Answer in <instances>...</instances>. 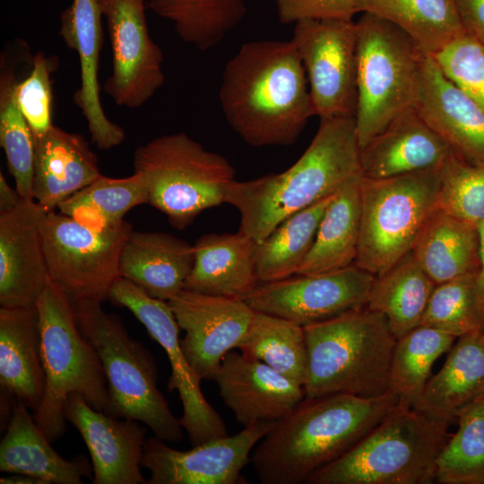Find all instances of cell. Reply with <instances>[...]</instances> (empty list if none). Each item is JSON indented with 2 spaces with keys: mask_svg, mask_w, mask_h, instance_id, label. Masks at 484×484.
I'll list each match as a JSON object with an SVG mask.
<instances>
[{
  "mask_svg": "<svg viewBox=\"0 0 484 484\" xmlns=\"http://www.w3.org/2000/svg\"><path fill=\"white\" fill-rule=\"evenodd\" d=\"M219 99L230 127L253 147L293 144L315 116L291 39L242 45L225 65Z\"/></svg>",
  "mask_w": 484,
  "mask_h": 484,
  "instance_id": "cell-1",
  "label": "cell"
},
{
  "mask_svg": "<svg viewBox=\"0 0 484 484\" xmlns=\"http://www.w3.org/2000/svg\"><path fill=\"white\" fill-rule=\"evenodd\" d=\"M393 390L365 398L351 394L305 397L273 423L251 462L263 484L308 483L370 432L398 404Z\"/></svg>",
  "mask_w": 484,
  "mask_h": 484,
  "instance_id": "cell-2",
  "label": "cell"
},
{
  "mask_svg": "<svg viewBox=\"0 0 484 484\" xmlns=\"http://www.w3.org/2000/svg\"><path fill=\"white\" fill-rule=\"evenodd\" d=\"M355 117L320 118L307 150L289 169L247 181L233 180L225 203L240 214L238 230L255 242L290 215L333 194L361 173Z\"/></svg>",
  "mask_w": 484,
  "mask_h": 484,
  "instance_id": "cell-3",
  "label": "cell"
},
{
  "mask_svg": "<svg viewBox=\"0 0 484 484\" xmlns=\"http://www.w3.org/2000/svg\"><path fill=\"white\" fill-rule=\"evenodd\" d=\"M307 346L305 396L371 398L391 389L396 343L386 317L367 306L304 326Z\"/></svg>",
  "mask_w": 484,
  "mask_h": 484,
  "instance_id": "cell-4",
  "label": "cell"
},
{
  "mask_svg": "<svg viewBox=\"0 0 484 484\" xmlns=\"http://www.w3.org/2000/svg\"><path fill=\"white\" fill-rule=\"evenodd\" d=\"M453 422L401 399L358 444L308 484H431Z\"/></svg>",
  "mask_w": 484,
  "mask_h": 484,
  "instance_id": "cell-5",
  "label": "cell"
},
{
  "mask_svg": "<svg viewBox=\"0 0 484 484\" xmlns=\"http://www.w3.org/2000/svg\"><path fill=\"white\" fill-rule=\"evenodd\" d=\"M101 303L72 302L77 324L104 368L108 393L105 413L144 423L165 442H179L184 428L158 389L154 359L128 334L119 316L107 313Z\"/></svg>",
  "mask_w": 484,
  "mask_h": 484,
  "instance_id": "cell-6",
  "label": "cell"
},
{
  "mask_svg": "<svg viewBox=\"0 0 484 484\" xmlns=\"http://www.w3.org/2000/svg\"><path fill=\"white\" fill-rule=\"evenodd\" d=\"M36 307L46 380L44 396L33 418L47 438L54 442L66 428L68 396L79 393L92 408L106 412L108 385L100 359L82 333L65 292L50 281Z\"/></svg>",
  "mask_w": 484,
  "mask_h": 484,
  "instance_id": "cell-7",
  "label": "cell"
},
{
  "mask_svg": "<svg viewBox=\"0 0 484 484\" xmlns=\"http://www.w3.org/2000/svg\"><path fill=\"white\" fill-rule=\"evenodd\" d=\"M133 164L148 189V203L177 229L193 223L204 210L225 203L235 169L186 133L154 138L136 148Z\"/></svg>",
  "mask_w": 484,
  "mask_h": 484,
  "instance_id": "cell-8",
  "label": "cell"
},
{
  "mask_svg": "<svg viewBox=\"0 0 484 484\" xmlns=\"http://www.w3.org/2000/svg\"><path fill=\"white\" fill-rule=\"evenodd\" d=\"M356 31L355 122L362 148L395 117L413 107L425 53L402 29L371 13H363Z\"/></svg>",
  "mask_w": 484,
  "mask_h": 484,
  "instance_id": "cell-9",
  "label": "cell"
},
{
  "mask_svg": "<svg viewBox=\"0 0 484 484\" xmlns=\"http://www.w3.org/2000/svg\"><path fill=\"white\" fill-rule=\"evenodd\" d=\"M438 189V168L378 179L362 176L354 264L377 276L409 254L437 209Z\"/></svg>",
  "mask_w": 484,
  "mask_h": 484,
  "instance_id": "cell-10",
  "label": "cell"
},
{
  "mask_svg": "<svg viewBox=\"0 0 484 484\" xmlns=\"http://www.w3.org/2000/svg\"><path fill=\"white\" fill-rule=\"evenodd\" d=\"M133 231L124 221L95 230L61 213L48 212L41 224V238L50 281L71 302H103L119 276V259L125 241Z\"/></svg>",
  "mask_w": 484,
  "mask_h": 484,
  "instance_id": "cell-11",
  "label": "cell"
},
{
  "mask_svg": "<svg viewBox=\"0 0 484 484\" xmlns=\"http://www.w3.org/2000/svg\"><path fill=\"white\" fill-rule=\"evenodd\" d=\"M108 299L129 309L144 325L151 338L167 353L171 367L168 391H177L182 403L179 419L194 445L228 436L220 414L207 402L201 390V379L189 365L180 344L179 326L167 301L148 295L134 282L119 277Z\"/></svg>",
  "mask_w": 484,
  "mask_h": 484,
  "instance_id": "cell-12",
  "label": "cell"
},
{
  "mask_svg": "<svg viewBox=\"0 0 484 484\" xmlns=\"http://www.w3.org/2000/svg\"><path fill=\"white\" fill-rule=\"evenodd\" d=\"M291 40L306 71L315 116L355 117L356 22L344 19L299 21Z\"/></svg>",
  "mask_w": 484,
  "mask_h": 484,
  "instance_id": "cell-13",
  "label": "cell"
},
{
  "mask_svg": "<svg viewBox=\"0 0 484 484\" xmlns=\"http://www.w3.org/2000/svg\"><path fill=\"white\" fill-rule=\"evenodd\" d=\"M375 275L351 264L341 270L257 284L242 299L255 311L301 326L366 306Z\"/></svg>",
  "mask_w": 484,
  "mask_h": 484,
  "instance_id": "cell-14",
  "label": "cell"
},
{
  "mask_svg": "<svg viewBox=\"0 0 484 484\" xmlns=\"http://www.w3.org/2000/svg\"><path fill=\"white\" fill-rule=\"evenodd\" d=\"M147 0H101L112 50L105 92L121 107L143 106L164 82L163 53L150 36Z\"/></svg>",
  "mask_w": 484,
  "mask_h": 484,
  "instance_id": "cell-15",
  "label": "cell"
},
{
  "mask_svg": "<svg viewBox=\"0 0 484 484\" xmlns=\"http://www.w3.org/2000/svg\"><path fill=\"white\" fill-rule=\"evenodd\" d=\"M274 422H258L234 436L211 439L187 451L174 449L158 437L145 439L141 466L147 484H237L249 454Z\"/></svg>",
  "mask_w": 484,
  "mask_h": 484,
  "instance_id": "cell-16",
  "label": "cell"
},
{
  "mask_svg": "<svg viewBox=\"0 0 484 484\" xmlns=\"http://www.w3.org/2000/svg\"><path fill=\"white\" fill-rule=\"evenodd\" d=\"M185 337L182 350L201 380H214L224 356L237 349L255 310L242 298L183 290L168 301Z\"/></svg>",
  "mask_w": 484,
  "mask_h": 484,
  "instance_id": "cell-17",
  "label": "cell"
},
{
  "mask_svg": "<svg viewBox=\"0 0 484 484\" xmlns=\"http://www.w3.org/2000/svg\"><path fill=\"white\" fill-rule=\"evenodd\" d=\"M47 212L35 200L22 199L0 213V305L33 307L50 281L41 224Z\"/></svg>",
  "mask_w": 484,
  "mask_h": 484,
  "instance_id": "cell-18",
  "label": "cell"
},
{
  "mask_svg": "<svg viewBox=\"0 0 484 484\" xmlns=\"http://www.w3.org/2000/svg\"><path fill=\"white\" fill-rule=\"evenodd\" d=\"M65 416L90 452L94 484H147L141 473L147 429L139 421L97 411L76 393L68 396Z\"/></svg>",
  "mask_w": 484,
  "mask_h": 484,
  "instance_id": "cell-19",
  "label": "cell"
},
{
  "mask_svg": "<svg viewBox=\"0 0 484 484\" xmlns=\"http://www.w3.org/2000/svg\"><path fill=\"white\" fill-rule=\"evenodd\" d=\"M223 403L245 428L276 422L306 396L303 385L241 352H228L214 377Z\"/></svg>",
  "mask_w": 484,
  "mask_h": 484,
  "instance_id": "cell-20",
  "label": "cell"
},
{
  "mask_svg": "<svg viewBox=\"0 0 484 484\" xmlns=\"http://www.w3.org/2000/svg\"><path fill=\"white\" fill-rule=\"evenodd\" d=\"M413 107L454 153L484 165V109L445 76L430 54L422 58Z\"/></svg>",
  "mask_w": 484,
  "mask_h": 484,
  "instance_id": "cell-21",
  "label": "cell"
},
{
  "mask_svg": "<svg viewBox=\"0 0 484 484\" xmlns=\"http://www.w3.org/2000/svg\"><path fill=\"white\" fill-rule=\"evenodd\" d=\"M101 0H73L61 13L60 36L79 56L81 86L75 104L85 117L91 141L100 150L123 143L125 131L105 115L99 98V62L102 45Z\"/></svg>",
  "mask_w": 484,
  "mask_h": 484,
  "instance_id": "cell-22",
  "label": "cell"
},
{
  "mask_svg": "<svg viewBox=\"0 0 484 484\" xmlns=\"http://www.w3.org/2000/svg\"><path fill=\"white\" fill-rule=\"evenodd\" d=\"M452 150L414 107L395 117L360 148L365 177L385 178L438 168Z\"/></svg>",
  "mask_w": 484,
  "mask_h": 484,
  "instance_id": "cell-23",
  "label": "cell"
},
{
  "mask_svg": "<svg viewBox=\"0 0 484 484\" xmlns=\"http://www.w3.org/2000/svg\"><path fill=\"white\" fill-rule=\"evenodd\" d=\"M33 200L47 212L98 179V157L80 134L53 125L34 137Z\"/></svg>",
  "mask_w": 484,
  "mask_h": 484,
  "instance_id": "cell-24",
  "label": "cell"
},
{
  "mask_svg": "<svg viewBox=\"0 0 484 484\" xmlns=\"http://www.w3.org/2000/svg\"><path fill=\"white\" fill-rule=\"evenodd\" d=\"M194 246L166 232L132 231L124 243L119 276L152 298L169 301L185 289Z\"/></svg>",
  "mask_w": 484,
  "mask_h": 484,
  "instance_id": "cell-25",
  "label": "cell"
},
{
  "mask_svg": "<svg viewBox=\"0 0 484 484\" xmlns=\"http://www.w3.org/2000/svg\"><path fill=\"white\" fill-rule=\"evenodd\" d=\"M45 380L37 307H1V390L36 411L44 396Z\"/></svg>",
  "mask_w": 484,
  "mask_h": 484,
  "instance_id": "cell-26",
  "label": "cell"
},
{
  "mask_svg": "<svg viewBox=\"0 0 484 484\" xmlns=\"http://www.w3.org/2000/svg\"><path fill=\"white\" fill-rule=\"evenodd\" d=\"M255 243L239 230L201 236L193 245L194 262L184 290L242 298L258 284Z\"/></svg>",
  "mask_w": 484,
  "mask_h": 484,
  "instance_id": "cell-27",
  "label": "cell"
},
{
  "mask_svg": "<svg viewBox=\"0 0 484 484\" xmlns=\"http://www.w3.org/2000/svg\"><path fill=\"white\" fill-rule=\"evenodd\" d=\"M50 443L28 407L17 402L0 443V471L30 475L45 484H81L82 477L93 480L85 457L68 461Z\"/></svg>",
  "mask_w": 484,
  "mask_h": 484,
  "instance_id": "cell-28",
  "label": "cell"
},
{
  "mask_svg": "<svg viewBox=\"0 0 484 484\" xmlns=\"http://www.w3.org/2000/svg\"><path fill=\"white\" fill-rule=\"evenodd\" d=\"M484 396V332L458 337L441 369L427 383L413 407L454 422L464 406Z\"/></svg>",
  "mask_w": 484,
  "mask_h": 484,
  "instance_id": "cell-29",
  "label": "cell"
},
{
  "mask_svg": "<svg viewBox=\"0 0 484 484\" xmlns=\"http://www.w3.org/2000/svg\"><path fill=\"white\" fill-rule=\"evenodd\" d=\"M29 54L26 42L16 39L6 46L0 58V144L16 191L24 200H33L35 144L15 90L20 82L18 70Z\"/></svg>",
  "mask_w": 484,
  "mask_h": 484,
  "instance_id": "cell-30",
  "label": "cell"
},
{
  "mask_svg": "<svg viewBox=\"0 0 484 484\" xmlns=\"http://www.w3.org/2000/svg\"><path fill=\"white\" fill-rule=\"evenodd\" d=\"M361 177V173L352 177L335 192L296 274L329 272L354 264L360 233Z\"/></svg>",
  "mask_w": 484,
  "mask_h": 484,
  "instance_id": "cell-31",
  "label": "cell"
},
{
  "mask_svg": "<svg viewBox=\"0 0 484 484\" xmlns=\"http://www.w3.org/2000/svg\"><path fill=\"white\" fill-rule=\"evenodd\" d=\"M411 252L436 284L478 273V228L436 209L426 222Z\"/></svg>",
  "mask_w": 484,
  "mask_h": 484,
  "instance_id": "cell-32",
  "label": "cell"
},
{
  "mask_svg": "<svg viewBox=\"0 0 484 484\" xmlns=\"http://www.w3.org/2000/svg\"><path fill=\"white\" fill-rule=\"evenodd\" d=\"M435 286L410 252L375 277L366 306L386 317L398 339L420 325Z\"/></svg>",
  "mask_w": 484,
  "mask_h": 484,
  "instance_id": "cell-33",
  "label": "cell"
},
{
  "mask_svg": "<svg viewBox=\"0 0 484 484\" xmlns=\"http://www.w3.org/2000/svg\"><path fill=\"white\" fill-rule=\"evenodd\" d=\"M358 13L385 19L433 55L466 32L454 0H355Z\"/></svg>",
  "mask_w": 484,
  "mask_h": 484,
  "instance_id": "cell-34",
  "label": "cell"
},
{
  "mask_svg": "<svg viewBox=\"0 0 484 484\" xmlns=\"http://www.w3.org/2000/svg\"><path fill=\"white\" fill-rule=\"evenodd\" d=\"M334 194L290 215L268 237L255 243L258 281H280L297 273L315 242L321 220Z\"/></svg>",
  "mask_w": 484,
  "mask_h": 484,
  "instance_id": "cell-35",
  "label": "cell"
},
{
  "mask_svg": "<svg viewBox=\"0 0 484 484\" xmlns=\"http://www.w3.org/2000/svg\"><path fill=\"white\" fill-rule=\"evenodd\" d=\"M237 349L304 385L307 346L304 327L290 320L255 311L250 326Z\"/></svg>",
  "mask_w": 484,
  "mask_h": 484,
  "instance_id": "cell-36",
  "label": "cell"
},
{
  "mask_svg": "<svg viewBox=\"0 0 484 484\" xmlns=\"http://www.w3.org/2000/svg\"><path fill=\"white\" fill-rule=\"evenodd\" d=\"M143 203H148V189L143 177L134 172L122 178L101 175L57 209L79 223L101 231L120 225L132 208Z\"/></svg>",
  "mask_w": 484,
  "mask_h": 484,
  "instance_id": "cell-37",
  "label": "cell"
},
{
  "mask_svg": "<svg viewBox=\"0 0 484 484\" xmlns=\"http://www.w3.org/2000/svg\"><path fill=\"white\" fill-rule=\"evenodd\" d=\"M456 337L419 325L397 339L391 364V389L415 407L430 378L431 367Z\"/></svg>",
  "mask_w": 484,
  "mask_h": 484,
  "instance_id": "cell-38",
  "label": "cell"
},
{
  "mask_svg": "<svg viewBox=\"0 0 484 484\" xmlns=\"http://www.w3.org/2000/svg\"><path fill=\"white\" fill-rule=\"evenodd\" d=\"M456 420L436 460V482L484 484V396L462 407Z\"/></svg>",
  "mask_w": 484,
  "mask_h": 484,
  "instance_id": "cell-39",
  "label": "cell"
},
{
  "mask_svg": "<svg viewBox=\"0 0 484 484\" xmlns=\"http://www.w3.org/2000/svg\"><path fill=\"white\" fill-rule=\"evenodd\" d=\"M438 172L437 209L478 228L484 221V165L452 151Z\"/></svg>",
  "mask_w": 484,
  "mask_h": 484,
  "instance_id": "cell-40",
  "label": "cell"
},
{
  "mask_svg": "<svg viewBox=\"0 0 484 484\" xmlns=\"http://www.w3.org/2000/svg\"><path fill=\"white\" fill-rule=\"evenodd\" d=\"M477 273L436 284L420 325L456 338L481 331L476 301Z\"/></svg>",
  "mask_w": 484,
  "mask_h": 484,
  "instance_id": "cell-41",
  "label": "cell"
},
{
  "mask_svg": "<svg viewBox=\"0 0 484 484\" xmlns=\"http://www.w3.org/2000/svg\"><path fill=\"white\" fill-rule=\"evenodd\" d=\"M432 56L445 76L484 109V44L465 32Z\"/></svg>",
  "mask_w": 484,
  "mask_h": 484,
  "instance_id": "cell-42",
  "label": "cell"
},
{
  "mask_svg": "<svg viewBox=\"0 0 484 484\" xmlns=\"http://www.w3.org/2000/svg\"><path fill=\"white\" fill-rule=\"evenodd\" d=\"M57 64L56 56H48L43 52H38L32 58L30 73L20 80L15 90L17 104L33 137L42 136L54 125L51 73Z\"/></svg>",
  "mask_w": 484,
  "mask_h": 484,
  "instance_id": "cell-43",
  "label": "cell"
},
{
  "mask_svg": "<svg viewBox=\"0 0 484 484\" xmlns=\"http://www.w3.org/2000/svg\"><path fill=\"white\" fill-rule=\"evenodd\" d=\"M279 20L285 24L303 20H352L358 13L355 0H272Z\"/></svg>",
  "mask_w": 484,
  "mask_h": 484,
  "instance_id": "cell-44",
  "label": "cell"
},
{
  "mask_svg": "<svg viewBox=\"0 0 484 484\" xmlns=\"http://www.w3.org/2000/svg\"><path fill=\"white\" fill-rule=\"evenodd\" d=\"M468 34L484 44V0H454Z\"/></svg>",
  "mask_w": 484,
  "mask_h": 484,
  "instance_id": "cell-45",
  "label": "cell"
},
{
  "mask_svg": "<svg viewBox=\"0 0 484 484\" xmlns=\"http://www.w3.org/2000/svg\"><path fill=\"white\" fill-rule=\"evenodd\" d=\"M480 266L476 278V301L481 331L484 332V221L478 226Z\"/></svg>",
  "mask_w": 484,
  "mask_h": 484,
  "instance_id": "cell-46",
  "label": "cell"
},
{
  "mask_svg": "<svg viewBox=\"0 0 484 484\" xmlns=\"http://www.w3.org/2000/svg\"><path fill=\"white\" fill-rule=\"evenodd\" d=\"M22 198L16 190L7 183L2 171L0 172V213L14 209Z\"/></svg>",
  "mask_w": 484,
  "mask_h": 484,
  "instance_id": "cell-47",
  "label": "cell"
},
{
  "mask_svg": "<svg viewBox=\"0 0 484 484\" xmlns=\"http://www.w3.org/2000/svg\"><path fill=\"white\" fill-rule=\"evenodd\" d=\"M1 484H45V482L38 478L25 475V474H19V473H13L10 476L2 477L0 479Z\"/></svg>",
  "mask_w": 484,
  "mask_h": 484,
  "instance_id": "cell-48",
  "label": "cell"
}]
</instances>
